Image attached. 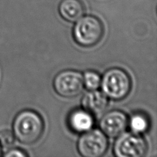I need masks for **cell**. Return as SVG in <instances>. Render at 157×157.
Masks as SVG:
<instances>
[{
  "label": "cell",
  "mask_w": 157,
  "mask_h": 157,
  "mask_svg": "<svg viewBox=\"0 0 157 157\" xmlns=\"http://www.w3.org/2000/svg\"><path fill=\"white\" fill-rule=\"evenodd\" d=\"M13 134L23 144L31 145L41 138L44 131L42 117L35 111L25 110L15 117L13 125Z\"/></svg>",
  "instance_id": "cell-1"
},
{
  "label": "cell",
  "mask_w": 157,
  "mask_h": 157,
  "mask_svg": "<svg viewBox=\"0 0 157 157\" xmlns=\"http://www.w3.org/2000/svg\"><path fill=\"white\" fill-rule=\"evenodd\" d=\"M73 29V37L81 46L90 48L97 44L102 39L104 28L99 19L88 15L78 19Z\"/></svg>",
  "instance_id": "cell-2"
},
{
  "label": "cell",
  "mask_w": 157,
  "mask_h": 157,
  "mask_svg": "<svg viewBox=\"0 0 157 157\" xmlns=\"http://www.w3.org/2000/svg\"><path fill=\"white\" fill-rule=\"evenodd\" d=\"M103 93L114 100H121L130 93L132 81L125 71L114 68L105 72L101 82Z\"/></svg>",
  "instance_id": "cell-3"
},
{
  "label": "cell",
  "mask_w": 157,
  "mask_h": 157,
  "mask_svg": "<svg viewBox=\"0 0 157 157\" xmlns=\"http://www.w3.org/2000/svg\"><path fill=\"white\" fill-rule=\"evenodd\" d=\"M108 147L105 134L99 130H90L80 136L77 149L84 157H100L105 155Z\"/></svg>",
  "instance_id": "cell-4"
},
{
  "label": "cell",
  "mask_w": 157,
  "mask_h": 157,
  "mask_svg": "<svg viewBox=\"0 0 157 157\" xmlns=\"http://www.w3.org/2000/svg\"><path fill=\"white\" fill-rule=\"evenodd\" d=\"M83 86L82 75L71 70L59 72L53 81L55 90L64 98H74L78 96L83 91Z\"/></svg>",
  "instance_id": "cell-5"
},
{
  "label": "cell",
  "mask_w": 157,
  "mask_h": 157,
  "mask_svg": "<svg viewBox=\"0 0 157 157\" xmlns=\"http://www.w3.org/2000/svg\"><path fill=\"white\" fill-rule=\"evenodd\" d=\"M147 143L136 133H123L114 143V155L119 157H141L147 152Z\"/></svg>",
  "instance_id": "cell-6"
},
{
  "label": "cell",
  "mask_w": 157,
  "mask_h": 157,
  "mask_svg": "<svg viewBox=\"0 0 157 157\" xmlns=\"http://www.w3.org/2000/svg\"><path fill=\"white\" fill-rule=\"evenodd\" d=\"M128 125V118L122 111L113 110L105 113L100 120L99 126L106 136L118 137L124 133Z\"/></svg>",
  "instance_id": "cell-7"
},
{
  "label": "cell",
  "mask_w": 157,
  "mask_h": 157,
  "mask_svg": "<svg viewBox=\"0 0 157 157\" xmlns=\"http://www.w3.org/2000/svg\"><path fill=\"white\" fill-rule=\"evenodd\" d=\"M82 105L84 110L89 113L99 115L107 109L108 99L103 92L93 90L84 95L82 99Z\"/></svg>",
  "instance_id": "cell-8"
},
{
  "label": "cell",
  "mask_w": 157,
  "mask_h": 157,
  "mask_svg": "<svg viewBox=\"0 0 157 157\" xmlns=\"http://www.w3.org/2000/svg\"><path fill=\"white\" fill-rule=\"evenodd\" d=\"M59 12L62 18L75 22L85 14V6L81 0H62L59 6Z\"/></svg>",
  "instance_id": "cell-9"
},
{
  "label": "cell",
  "mask_w": 157,
  "mask_h": 157,
  "mask_svg": "<svg viewBox=\"0 0 157 157\" xmlns=\"http://www.w3.org/2000/svg\"><path fill=\"white\" fill-rule=\"evenodd\" d=\"M94 120L92 114L85 110H75L68 117L70 128L77 133H83L92 128Z\"/></svg>",
  "instance_id": "cell-10"
},
{
  "label": "cell",
  "mask_w": 157,
  "mask_h": 157,
  "mask_svg": "<svg viewBox=\"0 0 157 157\" xmlns=\"http://www.w3.org/2000/svg\"><path fill=\"white\" fill-rule=\"evenodd\" d=\"M130 126L131 130L134 133L145 132L149 128V120L145 114L136 113L131 117Z\"/></svg>",
  "instance_id": "cell-11"
},
{
  "label": "cell",
  "mask_w": 157,
  "mask_h": 157,
  "mask_svg": "<svg viewBox=\"0 0 157 157\" xmlns=\"http://www.w3.org/2000/svg\"><path fill=\"white\" fill-rule=\"evenodd\" d=\"M83 78V83H85L86 88L90 90H93L99 88L101 82L99 75L94 71H88L85 72Z\"/></svg>",
  "instance_id": "cell-12"
},
{
  "label": "cell",
  "mask_w": 157,
  "mask_h": 157,
  "mask_svg": "<svg viewBox=\"0 0 157 157\" xmlns=\"http://www.w3.org/2000/svg\"><path fill=\"white\" fill-rule=\"evenodd\" d=\"M15 142V136L8 130L0 131V145L4 148H10Z\"/></svg>",
  "instance_id": "cell-13"
},
{
  "label": "cell",
  "mask_w": 157,
  "mask_h": 157,
  "mask_svg": "<svg viewBox=\"0 0 157 157\" xmlns=\"http://www.w3.org/2000/svg\"><path fill=\"white\" fill-rule=\"evenodd\" d=\"M4 156L6 157H26L28 155L24 151L18 148H11L4 154Z\"/></svg>",
  "instance_id": "cell-14"
},
{
  "label": "cell",
  "mask_w": 157,
  "mask_h": 157,
  "mask_svg": "<svg viewBox=\"0 0 157 157\" xmlns=\"http://www.w3.org/2000/svg\"><path fill=\"white\" fill-rule=\"evenodd\" d=\"M2 155V146L1 145H0V156Z\"/></svg>",
  "instance_id": "cell-15"
}]
</instances>
